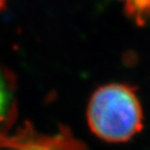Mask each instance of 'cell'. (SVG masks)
I'll return each mask as SVG.
<instances>
[{
  "mask_svg": "<svg viewBox=\"0 0 150 150\" xmlns=\"http://www.w3.org/2000/svg\"><path fill=\"white\" fill-rule=\"evenodd\" d=\"M88 124L96 137L108 143H122L143 128V110L134 88L120 83L102 86L87 108Z\"/></svg>",
  "mask_w": 150,
  "mask_h": 150,
  "instance_id": "obj_1",
  "label": "cell"
},
{
  "mask_svg": "<svg viewBox=\"0 0 150 150\" xmlns=\"http://www.w3.org/2000/svg\"><path fill=\"white\" fill-rule=\"evenodd\" d=\"M7 1H8V0H0V11H1L3 7H5Z\"/></svg>",
  "mask_w": 150,
  "mask_h": 150,
  "instance_id": "obj_4",
  "label": "cell"
},
{
  "mask_svg": "<svg viewBox=\"0 0 150 150\" xmlns=\"http://www.w3.org/2000/svg\"><path fill=\"white\" fill-rule=\"evenodd\" d=\"M12 102V94L4 75L0 70V122L5 118Z\"/></svg>",
  "mask_w": 150,
  "mask_h": 150,
  "instance_id": "obj_3",
  "label": "cell"
},
{
  "mask_svg": "<svg viewBox=\"0 0 150 150\" xmlns=\"http://www.w3.org/2000/svg\"><path fill=\"white\" fill-rule=\"evenodd\" d=\"M125 9L139 25H143L149 14L150 0H125Z\"/></svg>",
  "mask_w": 150,
  "mask_h": 150,
  "instance_id": "obj_2",
  "label": "cell"
}]
</instances>
